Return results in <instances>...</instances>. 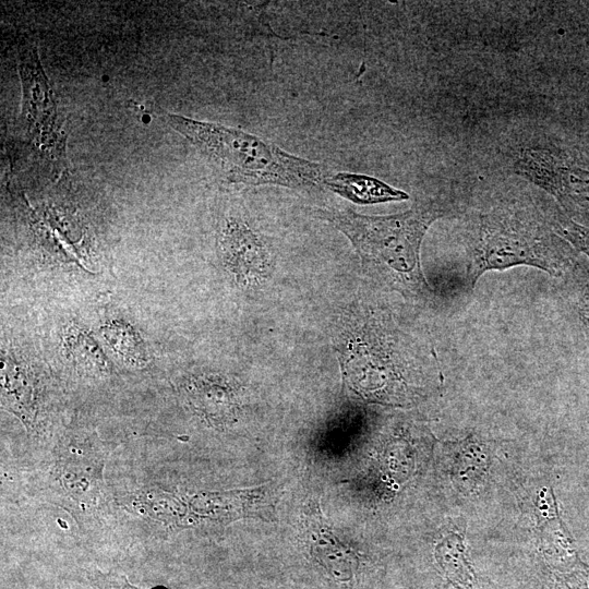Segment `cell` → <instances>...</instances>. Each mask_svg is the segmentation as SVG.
Returning <instances> with one entry per match:
<instances>
[{
	"label": "cell",
	"instance_id": "1",
	"mask_svg": "<svg viewBox=\"0 0 589 589\" xmlns=\"http://www.w3.org/2000/svg\"><path fill=\"white\" fill-rule=\"evenodd\" d=\"M468 278L474 286L491 269L517 265L561 275L573 265L569 244L539 214L520 206H498L468 220Z\"/></svg>",
	"mask_w": 589,
	"mask_h": 589
},
{
	"label": "cell",
	"instance_id": "2",
	"mask_svg": "<svg viewBox=\"0 0 589 589\" xmlns=\"http://www.w3.org/2000/svg\"><path fill=\"white\" fill-rule=\"evenodd\" d=\"M166 119L232 182L306 188L324 184L327 177L323 165L289 154L256 135L181 116L168 115Z\"/></svg>",
	"mask_w": 589,
	"mask_h": 589
},
{
	"label": "cell",
	"instance_id": "3",
	"mask_svg": "<svg viewBox=\"0 0 589 589\" xmlns=\"http://www.w3.org/2000/svg\"><path fill=\"white\" fill-rule=\"evenodd\" d=\"M317 214L344 232L362 257L385 266L396 281L414 290L428 288L420 267V247L431 224L444 214L437 201L389 216L327 209Z\"/></svg>",
	"mask_w": 589,
	"mask_h": 589
},
{
	"label": "cell",
	"instance_id": "4",
	"mask_svg": "<svg viewBox=\"0 0 589 589\" xmlns=\"http://www.w3.org/2000/svg\"><path fill=\"white\" fill-rule=\"evenodd\" d=\"M514 171L556 199L566 213L589 217V166L548 148L522 149Z\"/></svg>",
	"mask_w": 589,
	"mask_h": 589
},
{
	"label": "cell",
	"instance_id": "5",
	"mask_svg": "<svg viewBox=\"0 0 589 589\" xmlns=\"http://www.w3.org/2000/svg\"><path fill=\"white\" fill-rule=\"evenodd\" d=\"M541 551L556 582L566 589H589L588 568L579 560L558 516L542 525Z\"/></svg>",
	"mask_w": 589,
	"mask_h": 589
},
{
	"label": "cell",
	"instance_id": "6",
	"mask_svg": "<svg viewBox=\"0 0 589 589\" xmlns=\"http://www.w3.org/2000/svg\"><path fill=\"white\" fill-rule=\"evenodd\" d=\"M220 243L226 262L241 281H257L265 274L268 265L266 251L248 227L236 221L229 223Z\"/></svg>",
	"mask_w": 589,
	"mask_h": 589
},
{
	"label": "cell",
	"instance_id": "7",
	"mask_svg": "<svg viewBox=\"0 0 589 589\" xmlns=\"http://www.w3.org/2000/svg\"><path fill=\"white\" fill-rule=\"evenodd\" d=\"M324 184L335 193L357 204H375L409 199L406 192L366 175L337 172L327 176Z\"/></svg>",
	"mask_w": 589,
	"mask_h": 589
},
{
	"label": "cell",
	"instance_id": "8",
	"mask_svg": "<svg viewBox=\"0 0 589 589\" xmlns=\"http://www.w3.org/2000/svg\"><path fill=\"white\" fill-rule=\"evenodd\" d=\"M306 530L312 552L317 556L318 562L329 565L334 570L337 568L336 565L340 564L352 570V565L357 564V557H353V554L333 534L317 506H311L306 513Z\"/></svg>",
	"mask_w": 589,
	"mask_h": 589
},
{
	"label": "cell",
	"instance_id": "9",
	"mask_svg": "<svg viewBox=\"0 0 589 589\" xmlns=\"http://www.w3.org/2000/svg\"><path fill=\"white\" fill-rule=\"evenodd\" d=\"M435 558L447 580L456 589H472L474 573L466 557L462 539L448 533L436 544Z\"/></svg>",
	"mask_w": 589,
	"mask_h": 589
},
{
	"label": "cell",
	"instance_id": "10",
	"mask_svg": "<svg viewBox=\"0 0 589 589\" xmlns=\"http://www.w3.org/2000/svg\"><path fill=\"white\" fill-rule=\"evenodd\" d=\"M552 227L569 245L589 259V227L567 217H558L552 223Z\"/></svg>",
	"mask_w": 589,
	"mask_h": 589
},
{
	"label": "cell",
	"instance_id": "11",
	"mask_svg": "<svg viewBox=\"0 0 589 589\" xmlns=\"http://www.w3.org/2000/svg\"><path fill=\"white\" fill-rule=\"evenodd\" d=\"M94 584L97 589H142L133 586L125 576L117 573L96 572L94 575ZM149 589H168L164 586H157ZM205 589V588H199Z\"/></svg>",
	"mask_w": 589,
	"mask_h": 589
},
{
	"label": "cell",
	"instance_id": "12",
	"mask_svg": "<svg viewBox=\"0 0 589 589\" xmlns=\"http://www.w3.org/2000/svg\"><path fill=\"white\" fill-rule=\"evenodd\" d=\"M579 316L589 330V280L585 284L579 296Z\"/></svg>",
	"mask_w": 589,
	"mask_h": 589
}]
</instances>
